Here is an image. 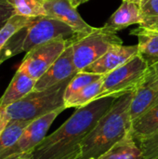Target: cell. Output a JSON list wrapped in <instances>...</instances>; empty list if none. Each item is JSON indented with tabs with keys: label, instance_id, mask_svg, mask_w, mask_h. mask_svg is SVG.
<instances>
[{
	"label": "cell",
	"instance_id": "7c38bea8",
	"mask_svg": "<svg viewBox=\"0 0 158 159\" xmlns=\"http://www.w3.org/2000/svg\"><path fill=\"white\" fill-rule=\"evenodd\" d=\"M142 19L140 3L134 0H122L120 7L113 13L103 27L116 33L132 24L140 25Z\"/></svg>",
	"mask_w": 158,
	"mask_h": 159
},
{
	"label": "cell",
	"instance_id": "277c9868",
	"mask_svg": "<svg viewBox=\"0 0 158 159\" xmlns=\"http://www.w3.org/2000/svg\"><path fill=\"white\" fill-rule=\"evenodd\" d=\"M149 73V64L138 53L126 63L103 76L102 91L97 99L108 96L118 98L133 92L147 80Z\"/></svg>",
	"mask_w": 158,
	"mask_h": 159
},
{
	"label": "cell",
	"instance_id": "6da1fadb",
	"mask_svg": "<svg viewBox=\"0 0 158 159\" xmlns=\"http://www.w3.org/2000/svg\"><path fill=\"white\" fill-rule=\"evenodd\" d=\"M116 99L113 96L99 98L76 108L69 119L37 145L32 159H79L83 140Z\"/></svg>",
	"mask_w": 158,
	"mask_h": 159
},
{
	"label": "cell",
	"instance_id": "83f0119b",
	"mask_svg": "<svg viewBox=\"0 0 158 159\" xmlns=\"http://www.w3.org/2000/svg\"><path fill=\"white\" fill-rule=\"evenodd\" d=\"M69 2H70V4L74 7H77L78 6H80L81 4H83V3H86V2H88V1H89V0H68Z\"/></svg>",
	"mask_w": 158,
	"mask_h": 159
},
{
	"label": "cell",
	"instance_id": "30bf717a",
	"mask_svg": "<svg viewBox=\"0 0 158 159\" xmlns=\"http://www.w3.org/2000/svg\"><path fill=\"white\" fill-rule=\"evenodd\" d=\"M71 42L51 67L36 81L34 89V90H43L53 87L73 77L78 72L74 62Z\"/></svg>",
	"mask_w": 158,
	"mask_h": 159
},
{
	"label": "cell",
	"instance_id": "8992f818",
	"mask_svg": "<svg viewBox=\"0 0 158 159\" xmlns=\"http://www.w3.org/2000/svg\"><path fill=\"white\" fill-rule=\"evenodd\" d=\"M22 37L20 42L19 41L17 53H27L33 48L54 39L63 38L74 41L77 36L64 22L48 16H41L34 18L31 24L24 28Z\"/></svg>",
	"mask_w": 158,
	"mask_h": 159
},
{
	"label": "cell",
	"instance_id": "d4e9b609",
	"mask_svg": "<svg viewBox=\"0 0 158 159\" xmlns=\"http://www.w3.org/2000/svg\"><path fill=\"white\" fill-rule=\"evenodd\" d=\"M141 27L146 28L151 31L158 32V16L154 17H143L142 23L140 24Z\"/></svg>",
	"mask_w": 158,
	"mask_h": 159
},
{
	"label": "cell",
	"instance_id": "9a60e30c",
	"mask_svg": "<svg viewBox=\"0 0 158 159\" xmlns=\"http://www.w3.org/2000/svg\"><path fill=\"white\" fill-rule=\"evenodd\" d=\"M130 34L138 36L139 54L147 61L150 67L158 64V32L139 26Z\"/></svg>",
	"mask_w": 158,
	"mask_h": 159
},
{
	"label": "cell",
	"instance_id": "d6986e66",
	"mask_svg": "<svg viewBox=\"0 0 158 159\" xmlns=\"http://www.w3.org/2000/svg\"><path fill=\"white\" fill-rule=\"evenodd\" d=\"M104 76V75H103ZM103 77L85 87L72 97L64 101L65 108H79L95 101L100 95L102 88Z\"/></svg>",
	"mask_w": 158,
	"mask_h": 159
},
{
	"label": "cell",
	"instance_id": "f1b7e54d",
	"mask_svg": "<svg viewBox=\"0 0 158 159\" xmlns=\"http://www.w3.org/2000/svg\"><path fill=\"white\" fill-rule=\"evenodd\" d=\"M32 153H27V154H23V155H20L19 157H16L14 158H10V159H32Z\"/></svg>",
	"mask_w": 158,
	"mask_h": 159
},
{
	"label": "cell",
	"instance_id": "8fae6325",
	"mask_svg": "<svg viewBox=\"0 0 158 159\" xmlns=\"http://www.w3.org/2000/svg\"><path fill=\"white\" fill-rule=\"evenodd\" d=\"M138 53V45L115 46L111 48L104 55H102L96 61L88 65L83 71L105 75L110 72L114 71L115 69L120 67L124 63H126Z\"/></svg>",
	"mask_w": 158,
	"mask_h": 159
},
{
	"label": "cell",
	"instance_id": "52a82bcc",
	"mask_svg": "<svg viewBox=\"0 0 158 159\" xmlns=\"http://www.w3.org/2000/svg\"><path fill=\"white\" fill-rule=\"evenodd\" d=\"M70 42L58 38L33 48L26 53L19 69L37 81L61 55Z\"/></svg>",
	"mask_w": 158,
	"mask_h": 159
},
{
	"label": "cell",
	"instance_id": "ac0fdd59",
	"mask_svg": "<svg viewBox=\"0 0 158 159\" xmlns=\"http://www.w3.org/2000/svg\"><path fill=\"white\" fill-rule=\"evenodd\" d=\"M34 121V120H33ZM31 120H9L0 135V159L12 148L21 136Z\"/></svg>",
	"mask_w": 158,
	"mask_h": 159
},
{
	"label": "cell",
	"instance_id": "cb8c5ba5",
	"mask_svg": "<svg viewBox=\"0 0 158 159\" xmlns=\"http://www.w3.org/2000/svg\"><path fill=\"white\" fill-rule=\"evenodd\" d=\"M141 10L143 17L158 16V0H142Z\"/></svg>",
	"mask_w": 158,
	"mask_h": 159
},
{
	"label": "cell",
	"instance_id": "484cf974",
	"mask_svg": "<svg viewBox=\"0 0 158 159\" xmlns=\"http://www.w3.org/2000/svg\"><path fill=\"white\" fill-rule=\"evenodd\" d=\"M147 82L151 87L158 90V64L150 67V73L147 78Z\"/></svg>",
	"mask_w": 158,
	"mask_h": 159
},
{
	"label": "cell",
	"instance_id": "7a4b0ae2",
	"mask_svg": "<svg viewBox=\"0 0 158 159\" xmlns=\"http://www.w3.org/2000/svg\"><path fill=\"white\" fill-rule=\"evenodd\" d=\"M133 93L134 91L118 97L99 119L82 142L79 159L99 158L130 131L129 106Z\"/></svg>",
	"mask_w": 158,
	"mask_h": 159
},
{
	"label": "cell",
	"instance_id": "603a6c76",
	"mask_svg": "<svg viewBox=\"0 0 158 159\" xmlns=\"http://www.w3.org/2000/svg\"><path fill=\"white\" fill-rule=\"evenodd\" d=\"M16 14L11 0H0V30Z\"/></svg>",
	"mask_w": 158,
	"mask_h": 159
},
{
	"label": "cell",
	"instance_id": "2e32d148",
	"mask_svg": "<svg viewBox=\"0 0 158 159\" xmlns=\"http://www.w3.org/2000/svg\"><path fill=\"white\" fill-rule=\"evenodd\" d=\"M158 130V101L131 124L130 134L136 142L149 138Z\"/></svg>",
	"mask_w": 158,
	"mask_h": 159
},
{
	"label": "cell",
	"instance_id": "ba28073f",
	"mask_svg": "<svg viewBox=\"0 0 158 159\" xmlns=\"http://www.w3.org/2000/svg\"><path fill=\"white\" fill-rule=\"evenodd\" d=\"M64 110L65 108H60L32 121L24 129L15 145L4 155L2 159L14 158L23 154L32 153L46 138L47 132L50 126L57 118V116Z\"/></svg>",
	"mask_w": 158,
	"mask_h": 159
},
{
	"label": "cell",
	"instance_id": "44dd1931",
	"mask_svg": "<svg viewBox=\"0 0 158 159\" xmlns=\"http://www.w3.org/2000/svg\"><path fill=\"white\" fill-rule=\"evenodd\" d=\"M102 77H103V75H98V74L88 73L85 71L77 72L70 80L69 84L67 85V88L64 93V101L72 97L74 94L81 90L85 87L88 86L89 84L101 79Z\"/></svg>",
	"mask_w": 158,
	"mask_h": 159
},
{
	"label": "cell",
	"instance_id": "f546056e",
	"mask_svg": "<svg viewBox=\"0 0 158 159\" xmlns=\"http://www.w3.org/2000/svg\"><path fill=\"white\" fill-rule=\"evenodd\" d=\"M134 1H136V2H138V3H140V4H141V2H142V0H134Z\"/></svg>",
	"mask_w": 158,
	"mask_h": 159
},
{
	"label": "cell",
	"instance_id": "9c48e42d",
	"mask_svg": "<svg viewBox=\"0 0 158 159\" xmlns=\"http://www.w3.org/2000/svg\"><path fill=\"white\" fill-rule=\"evenodd\" d=\"M45 11L46 16L57 19L70 26L77 37L87 35L95 30V27L90 26L82 19L68 0H46Z\"/></svg>",
	"mask_w": 158,
	"mask_h": 159
},
{
	"label": "cell",
	"instance_id": "5b68a950",
	"mask_svg": "<svg viewBox=\"0 0 158 159\" xmlns=\"http://www.w3.org/2000/svg\"><path fill=\"white\" fill-rule=\"evenodd\" d=\"M74 62L78 72L104 55L111 48L123 45L122 39L115 32L109 31L103 26L95 28L90 34L77 37L71 42Z\"/></svg>",
	"mask_w": 158,
	"mask_h": 159
},
{
	"label": "cell",
	"instance_id": "4fadbf2b",
	"mask_svg": "<svg viewBox=\"0 0 158 159\" xmlns=\"http://www.w3.org/2000/svg\"><path fill=\"white\" fill-rule=\"evenodd\" d=\"M36 80L18 69L9 85L0 98V107L5 108L24 98L34 89Z\"/></svg>",
	"mask_w": 158,
	"mask_h": 159
},
{
	"label": "cell",
	"instance_id": "ffe728a7",
	"mask_svg": "<svg viewBox=\"0 0 158 159\" xmlns=\"http://www.w3.org/2000/svg\"><path fill=\"white\" fill-rule=\"evenodd\" d=\"M45 1L46 0H11L16 14L28 18L46 16Z\"/></svg>",
	"mask_w": 158,
	"mask_h": 159
},
{
	"label": "cell",
	"instance_id": "4316f807",
	"mask_svg": "<svg viewBox=\"0 0 158 159\" xmlns=\"http://www.w3.org/2000/svg\"><path fill=\"white\" fill-rule=\"evenodd\" d=\"M8 123L7 118L6 117V114H5V109L0 107V135L2 133V131L4 130V129L6 128L7 124Z\"/></svg>",
	"mask_w": 158,
	"mask_h": 159
},
{
	"label": "cell",
	"instance_id": "3957f363",
	"mask_svg": "<svg viewBox=\"0 0 158 159\" xmlns=\"http://www.w3.org/2000/svg\"><path fill=\"white\" fill-rule=\"evenodd\" d=\"M73 77L43 90H33L21 100L5 107L7 120H34L64 106V93ZM66 109V108H65Z\"/></svg>",
	"mask_w": 158,
	"mask_h": 159
},
{
	"label": "cell",
	"instance_id": "7402d4cb",
	"mask_svg": "<svg viewBox=\"0 0 158 159\" xmlns=\"http://www.w3.org/2000/svg\"><path fill=\"white\" fill-rule=\"evenodd\" d=\"M142 150V159H158V130L147 139L139 143Z\"/></svg>",
	"mask_w": 158,
	"mask_h": 159
},
{
	"label": "cell",
	"instance_id": "e0dca14e",
	"mask_svg": "<svg viewBox=\"0 0 158 159\" xmlns=\"http://www.w3.org/2000/svg\"><path fill=\"white\" fill-rule=\"evenodd\" d=\"M142 157L141 147L129 131L122 140L97 159H142Z\"/></svg>",
	"mask_w": 158,
	"mask_h": 159
},
{
	"label": "cell",
	"instance_id": "5bb4252c",
	"mask_svg": "<svg viewBox=\"0 0 158 159\" xmlns=\"http://www.w3.org/2000/svg\"><path fill=\"white\" fill-rule=\"evenodd\" d=\"M157 101L158 90L151 87L146 80L133 93L129 106V117L131 124L149 110Z\"/></svg>",
	"mask_w": 158,
	"mask_h": 159
}]
</instances>
